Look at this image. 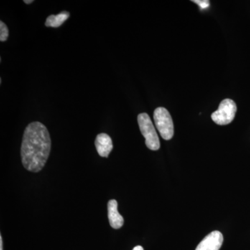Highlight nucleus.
Masks as SVG:
<instances>
[{
  "instance_id": "nucleus-11",
  "label": "nucleus",
  "mask_w": 250,
  "mask_h": 250,
  "mask_svg": "<svg viewBox=\"0 0 250 250\" xmlns=\"http://www.w3.org/2000/svg\"><path fill=\"white\" fill-rule=\"evenodd\" d=\"M0 250H3V241L1 235H0Z\"/></svg>"
},
{
  "instance_id": "nucleus-8",
  "label": "nucleus",
  "mask_w": 250,
  "mask_h": 250,
  "mask_svg": "<svg viewBox=\"0 0 250 250\" xmlns=\"http://www.w3.org/2000/svg\"><path fill=\"white\" fill-rule=\"evenodd\" d=\"M70 13L67 11H62L57 15H51L46 20L45 26L54 28L61 27L70 18Z\"/></svg>"
},
{
  "instance_id": "nucleus-9",
  "label": "nucleus",
  "mask_w": 250,
  "mask_h": 250,
  "mask_svg": "<svg viewBox=\"0 0 250 250\" xmlns=\"http://www.w3.org/2000/svg\"><path fill=\"white\" fill-rule=\"evenodd\" d=\"M9 37V29L6 27V24L2 21L0 22V41L4 42L7 40Z\"/></svg>"
},
{
  "instance_id": "nucleus-5",
  "label": "nucleus",
  "mask_w": 250,
  "mask_h": 250,
  "mask_svg": "<svg viewBox=\"0 0 250 250\" xmlns=\"http://www.w3.org/2000/svg\"><path fill=\"white\" fill-rule=\"evenodd\" d=\"M223 243V236L218 231H213L204 238L195 250H219Z\"/></svg>"
},
{
  "instance_id": "nucleus-4",
  "label": "nucleus",
  "mask_w": 250,
  "mask_h": 250,
  "mask_svg": "<svg viewBox=\"0 0 250 250\" xmlns=\"http://www.w3.org/2000/svg\"><path fill=\"white\" fill-rule=\"evenodd\" d=\"M237 111L235 102L231 99H225L220 103L217 111L211 114V119L218 125L230 124L234 119Z\"/></svg>"
},
{
  "instance_id": "nucleus-6",
  "label": "nucleus",
  "mask_w": 250,
  "mask_h": 250,
  "mask_svg": "<svg viewBox=\"0 0 250 250\" xmlns=\"http://www.w3.org/2000/svg\"><path fill=\"white\" fill-rule=\"evenodd\" d=\"M95 147L99 155L102 157L107 158L113 149V142L108 134H98L95 141Z\"/></svg>"
},
{
  "instance_id": "nucleus-10",
  "label": "nucleus",
  "mask_w": 250,
  "mask_h": 250,
  "mask_svg": "<svg viewBox=\"0 0 250 250\" xmlns=\"http://www.w3.org/2000/svg\"><path fill=\"white\" fill-rule=\"evenodd\" d=\"M192 1L198 5L202 9H207L210 6V1L208 0H193Z\"/></svg>"
},
{
  "instance_id": "nucleus-1",
  "label": "nucleus",
  "mask_w": 250,
  "mask_h": 250,
  "mask_svg": "<svg viewBox=\"0 0 250 250\" xmlns=\"http://www.w3.org/2000/svg\"><path fill=\"white\" fill-rule=\"evenodd\" d=\"M50 135L46 126L40 122H33L24 130L21 159L22 165L28 171L40 172L50 154Z\"/></svg>"
},
{
  "instance_id": "nucleus-2",
  "label": "nucleus",
  "mask_w": 250,
  "mask_h": 250,
  "mask_svg": "<svg viewBox=\"0 0 250 250\" xmlns=\"http://www.w3.org/2000/svg\"><path fill=\"white\" fill-rule=\"evenodd\" d=\"M138 123H139L141 134L146 139V144L147 148L153 151L159 149L160 141L152 122L147 113H140L138 116Z\"/></svg>"
},
{
  "instance_id": "nucleus-7",
  "label": "nucleus",
  "mask_w": 250,
  "mask_h": 250,
  "mask_svg": "<svg viewBox=\"0 0 250 250\" xmlns=\"http://www.w3.org/2000/svg\"><path fill=\"white\" fill-rule=\"evenodd\" d=\"M108 218L112 228L118 229L124 225V218L118 210V202L111 200L108 202Z\"/></svg>"
},
{
  "instance_id": "nucleus-3",
  "label": "nucleus",
  "mask_w": 250,
  "mask_h": 250,
  "mask_svg": "<svg viewBox=\"0 0 250 250\" xmlns=\"http://www.w3.org/2000/svg\"><path fill=\"white\" fill-rule=\"evenodd\" d=\"M154 123L161 137L166 141L174 136V124L170 113L164 107L156 108L154 112Z\"/></svg>"
},
{
  "instance_id": "nucleus-12",
  "label": "nucleus",
  "mask_w": 250,
  "mask_h": 250,
  "mask_svg": "<svg viewBox=\"0 0 250 250\" xmlns=\"http://www.w3.org/2000/svg\"><path fill=\"white\" fill-rule=\"evenodd\" d=\"M133 250H144V249H143V248L142 246H138L135 247V248H134V249H133Z\"/></svg>"
},
{
  "instance_id": "nucleus-13",
  "label": "nucleus",
  "mask_w": 250,
  "mask_h": 250,
  "mask_svg": "<svg viewBox=\"0 0 250 250\" xmlns=\"http://www.w3.org/2000/svg\"><path fill=\"white\" fill-rule=\"evenodd\" d=\"M33 0H24V2L25 3V4H31V3L33 2Z\"/></svg>"
}]
</instances>
